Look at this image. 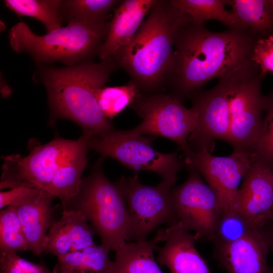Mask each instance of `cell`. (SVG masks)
I'll list each match as a JSON object with an SVG mask.
<instances>
[{
  "label": "cell",
  "mask_w": 273,
  "mask_h": 273,
  "mask_svg": "<svg viewBox=\"0 0 273 273\" xmlns=\"http://www.w3.org/2000/svg\"><path fill=\"white\" fill-rule=\"evenodd\" d=\"M260 37L244 28L209 30L204 23L192 21L176 36L165 85L182 102L209 80L220 77L250 61Z\"/></svg>",
  "instance_id": "cell-1"
},
{
  "label": "cell",
  "mask_w": 273,
  "mask_h": 273,
  "mask_svg": "<svg viewBox=\"0 0 273 273\" xmlns=\"http://www.w3.org/2000/svg\"><path fill=\"white\" fill-rule=\"evenodd\" d=\"M39 67V79L47 90L51 124L58 119L69 120L89 136L114 129L97 100L98 90L119 68L114 62L89 60L64 67Z\"/></svg>",
  "instance_id": "cell-2"
},
{
  "label": "cell",
  "mask_w": 273,
  "mask_h": 273,
  "mask_svg": "<svg viewBox=\"0 0 273 273\" xmlns=\"http://www.w3.org/2000/svg\"><path fill=\"white\" fill-rule=\"evenodd\" d=\"M191 17L170 1L157 0L118 62L141 92L157 93L165 85L180 28Z\"/></svg>",
  "instance_id": "cell-3"
},
{
  "label": "cell",
  "mask_w": 273,
  "mask_h": 273,
  "mask_svg": "<svg viewBox=\"0 0 273 273\" xmlns=\"http://www.w3.org/2000/svg\"><path fill=\"white\" fill-rule=\"evenodd\" d=\"M109 24L107 21L96 24L71 23L38 35L21 21L12 27L8 38L14 51L29 55L40 65L59 62L71 66L98 54Z\"/></svg>",
  "instance_id": "cell-4"
},
{
  "label": "cell",
  "mask_w": 273,
  "mask_h": 273,
  "mask_svg": "<svg viewBox=\"0 0 273 273\" xmlns=\"http://www.w3.org/2000/svg\"><path fill=\"white\" fill-rule=\"evenodd\" d=\"M100 157L65 211L80 212L89 222L101 245L116 251L129 241L131 223L123 195L116 183L104 174Z\"/></svg>",
  "instance_id": "cell-5"
},
{
  "label": "cell",
  "mask_w": 273,
  "mask_h": 273,
  "mask_svg": "<svg viewBox=\"0 0 273 273\" xmlns=\"http://www.w3.org/2000/svg\"><path fill=\"white\" fill-rule=\"evenodd\" d=\"M230 128L228 143L234 151L251 153L258 136L263 111V77L252 60L228 73Z\"/></svg>",
  "instance_id": "cell-6"
},
{
  "label": "cell",
  "mask_w": 273,
  "mask_h": 273,
  "mask_svg": "<svg viewBox=\"0 0 273 273\" xmlns=\"http://www.w3.org/2000/svg\"><path fill=\"white\" fill-rule=\"evenodd\" d=\"M154 139L130 130L114 128L101 135L89 136L88 146L101 157L113 158L132 170L155 172L162 180L173 186L182 163L177 158V152L163 153L153 148L151 144Z\"/></svg>",
  "instance_id": "cell-7"
},
{
  "label": "cell",
  "mask_w": 273,
  "mask_h": 273,
  "mask_svg": "<svg viewBox=\"0 0 273 273\" xmlns=\"http://www.w3.org/2000/svg\"><path fill=\"white\" fill-rule=\"evenodd\" d=\"M88 138L84 134L75 140L57 137L47 144L33 147L27 156L6 157L1 190L12 189L26 182L46 190L63 164L84 149H89Z\"/></svg>",
  "instance_id": "cell-8"
},
{
  "label": "cell",
  "mask_w": 273,
  "mask_h": 273,
  "mask_svg": "<svg viewBox=\"0 0 273 273\" xmlns=\"http://www.w3.org/2000/svg\"><path fill=\"white\" fill-rule=\"evenodd\" d=\"M142 118L130 130L144 135L162 136L175 142L184 151L188 148V137L198 123L199 112L192 106L185 107L170 94H142L129 106Z\"/></svg>",
  "instance_id": "cell-9"
},
{
  "label": "cell",
  "mask_w": 273,
  "mask_h": 273,
  "mask_svg": "<svg viewBox=\"0 0 273 273\" xmlns=\"http://www.w3.org/2000/svg\"><path fill=\"white\" fill-rule=\"evenodd\" d=\"M124 199L131 223L130 240L141 242L158 226L178 220L171 203L172 186L162 180L155 186L142 184L138 175L122 176L116 182Z\"/></svg>",
  "instance_id": "cell-10"
},
{
  "label": "cell",
  "mask_w": 273,
  "mask_h": 273,
  "mask_svg": "<svg viewBox=\"0 0 273 273\" xmlns=\"http://www.w3.org/2000/svg\"><path fill=\"white\" fill-rule=\"evenodd\" d=\"M186 166L187 179L170 190L172 208L178 220L194 232L197 240L211 242L221 213L218 198L195 168Z\"/></svg>",
  "instance_id": "cell-11"
},
{
  "label": "cell",
  "mask_w": 273,
  "mask_h": 273,
  "mask_svg": "<svg viewBox=\"0 0 273 273\" xmlns=\"http://www.w3.org/2000/svg\"><path fill=\"white\" fill-rule=\"evenodd\" d=\"M185 166L195 168L215 193L221 213L236 211L239 185L253 161L248 152L234 151L225 157L212 155L206 149L189 147L183 151Z\"/></svg>",
  "instance_id": "cell-12"
},
{
  "label": "cell",
  "mask_w": 273,
  "mask_h": 273,
  "mask_svg": "<svg viewBox=\"0 0 273 273\" xmlns=\"http://www.w3.org/2000/svg\"><path fill=\"white\" fill-rule=\"evenodd\" d=\"M228 73L219 77L210 89L197 91L188 98L199 112L198 123L188 141L193 150L206 149L211 153L215 140L228 142L231 122Z\"/></svg>",
  "instance_id": "cell-13"
},
{
  "label": "cell",
  "mask_w": 273,
  "mask_h": 273,
  "mask_svg": "<svg viewBox=\"0 0 273 273\" xmlns=\"http://www.w3.org/2000/svg\"><path fill=\"white\" fill-rule=\"evenodd\" d=\"M154 238L158 243L164 242L156 247L157 261L170 273H212L196 248V236L180 221L160 228Z\"/></svg>",
  "instance_id": "cell-14"
},
{
  "label": "cell",
  "mask_w": 273,
  "mask_h": 273,
  "mask_svg": "<svg viewBox=\"0 0 273 273\" xmlns=\"http://www.w3.org/2000/svg\"><path fill=\"white\" fill-rule=\"evenodd\" d=\"M236 210L258 229L273 219V169L253 159L244 175Z\"/></svg>",
  "instance_id": "cell-15"
},
{
  "label": "cell",
  "mask_w": 273,
  "mask_h": 273,
  "mask_svg": "<svg viewBox=\"0 0 273 273\" xmlns=\"http://www.w3.org/2000/svg\"><path fill=\"white\" fill-rule=\"evenodd\" d=\"M157 1H120L110 22L107 36L98 52L101 61H112L119 67L118 62L122 54Z\"/></svg>",
  "instance_id": "cell-16"
},
{
  "label": "cell",
  "mask_w": 273,
  "mask_h": 273,
  "mask_svg": "<svg viewBox=\"0 0 273 273\" xmlns=\"http://www.w3.org/2000/svg\"><path fill=\"white\" fill-rule=\"evenodd\" d=\"M268 250L257 229L236 241L214 244L213 254L225 273H271Z\"/></svg>",
  "instance_id": "cell-17"
},
{
  "label": "cell",
  "mask_w": 273,
  "mask_h": 273,
  "mask_svg": "<svg viewBox=\"0 0 273 273\" xmlns=\"http://www.w3.org/2000/svg\"><path fill=\"white\" fill-rule=\"evenodd\" d=\"M95 234L82 213L64 211L62 217L53 222L45 237L43 251L58 257L83 249L95 244Z\"/></svg>",
  "instance_id": "cell-18"
},
{
  "label": "cell",
  "mask_w": 273,
  "mask_h": 273,
  "mask_svg": "<svg viewBox=\"0 0 273 273\" xmlns=\"http://www.w3.org/2000/svg\"><path fill=\"white\" fill-rule=\"evenodd\" d=\"M55 197L41 190L36 195L12 205L15 209L29 250L35 255L43 252L47 231L53 223L51 203Z\"/></svg>",
  "instance_id": "cell-19"
},
{
  "label": "cell",
  "mask_w": 273,
  "mask_h": 273,
  "mask_svg": "<svg viewBox=\"0 0 273 273\" xmlns=\"http://www.w3.org/2000/svg\"><path fill=\"white\" fill-rule=\"evenodd\" d=\"M157 243L154 237L149 240L127 242L115 251L108 273H163L154 257Z\"/></svg>",
  "instance_id": "cell-20"
},
{
  "label": "cell",
  "mask_w": 273,
  "mask_h": 273,
  "mask_svg": "<svg viewBox=\"0 0 273 273\" xmlns=\"http://www.w3.org/2000/svg\"><path fill=\"white\" fill-rule=\"evenodd\" d=\"M109 252L103 245L95 244L58 256L53 273H108L113 262Z\"/></svg>",
  "instance_id": "cell-21"
},
{
  "label": "cell",
  "mask_w": 273,
  "mask_h": 273,
  "mask_svg": "<svg viewBox=\"0 0 273 273\" xmlns=\"http://www.w3.org/2000/svg\"><path fill=\"white\" fill-rule=\"evenodd\" d=\"M241 26L260 38L273 34V13L269 0H228Z\"/></svg>",
  "instance_id": "cell-22"
},
{
  "label": "cell",
  "mask_w": 273,
  "mask_h": 273,
  "mask_svg": "<svg viewBox=\"0 0 273 273\" xmlns=\"http://www.w3.org/2000/svg\"><path fill=\"white\" fill-rule=\"evenodd\" d=\"M88 149H84L63 164L45 190L61 201L66 210L71 199L77 193L86 167Z\"/></svg>",
  "instance_id": "cell-23"
},
{
  "label": "cell",
  "mask_w": 273,
  "mask_h": 273,
  "mask_svg": "<svg viewBox=\"0 0 273 273\" xmlns=\"http://www.w3.org/2000/svg\"><path fill=\"white\" fill-rule=\"evenodd\" d=\"M5 6L18 16L37 19L50 33L61 28L63 16L62 0H5Z\"/></svg>",
  "instance_id": "cell-24"
},
{
  "label": "cell",
  "mask_w": 273,
  "mask_h": 273,
  "mask_svg": "<svg viewBox=\"0 0 273 273\" xmlns=\"http://www.w3.org/2000/svg\"><path fill=\"white\" fill-rule=\"evenodd\" d=\"M170 2L173 6L189 15L195 23L202 24L207 20H215L228 28H244L232 12L225 9L228 0H170Z\"/></svg>",
  "instance_id": "cell-25"
},
{
  "label": "cell",
  "mask_w": 273,
  "mask_h": 273,
  "mask_svg": "<svg viewBox=\"0 0 273 273\" xmlns=\"http://www.w3.org/2000/svg\"><path fill=\"white\" fill-rule=\"evenodd\" d=\"M117 0L63 1V20L68 24H96L107 21V14L118 5Z\"/></svg>",
  "instance_id": "cell-26"
},
{
  "label": "cell",
  "mask_w": 273,
  "mask_h": 273,
  "mask_svg": "<svg viewBox=\"0 0 273 273\" xmlns=\"http://www.w3.org/2000/svg\"><path fill=\"white\" fill-rule=\"evenodd\" d=\"M141 95L138 86L130 80L124 85L101 87L97 91V100L103 115L111 120Z\"/></svg>",
  "instance_id": "cell-27"
},
{
  "label": "cell",
  "mask_w": 273,
  "mask_h": 273,
  "mask_svg": "<svg viewBox=\"0 0 273 273\" xmlns=\"http://www.w3.org/2000/svg\"><path fill=\"white\" fill-rule=\"evenodd\" d=\"M1 253L29 250L14 207L10 205L0 212Z\"/></svg>",
  "instance_id": "cell-28"
},
{
  "label": "cell",
  "mask_w": 273,
  "mask_h": 273,
  "mask_svg": "<svg viewBox=\"0 0 273 273\" xmlns=\"http://www.w3.org/2000/svg\"><path fill=\"white\" fill-rule=\"evenodd\" d=\"M257 229L237 211L220 213L211 242L228 244L239 240Z\"/></svg>",
  "instance_id": "cell-29"
},
{
  "label": "cell",
  "mask_w": 273,
  "mask_h": 273,
  "mask_svg": "<svg viewBox=\"0 0 273 273\" xmlns=\"http://www.w3.org/2000/svg\"><path fill=\"white\" fill-rule=\"evenodd\" d=\"M263 112L265 115L251 153L255 160L273 169V92L264 96Z\"/></svg>",
  "instance_id": "cell-30"
},
{
  "label": "cell",
  "mask_w": 273,
  "mask_h": 273,
  "mask_svg": "<svg viewBox=\"0 0 273 273\" xmlns=\"http://www.w3.org/2000/svg\"><path fill=\"white\" fill-rule=\"evenodd\" d=\"M1 273H53L40 264L29 261L17 253H1Z\"/></svg>",
  "instance_id": "cell-31"
},
{
  "label": "cell",
  "mask_w": 273,
  "mask_h": 273,
  "mask_svg": "<svg viewBox=\"0 0 273 273\" xmlns=\"http://www.w3.org/2000/svg\"><path fill=\"white\" fill-rule=\"evenodd\" d=\"M251 60L258 66L262 77L269 72L273 73V34L256 41Z\"/></svg>",
  "instance_id": "cell-32"
},
{
  "label": "cell",
  "mask_w": 273,
  "mask_h": 273,
  "mask_svg": "<svg viewBox=\"0 0 273 273\" xmlns=\"http://www.w3.org/2000/svg\"><path fill=\"white\" fill-rule=\"evenodd\" d=\"M42 189L24 182L22 185L11 190L0 193V208L16 204L39 194Z\"/></svg>",
  "instance_id": "cell-33"
},
{
  "label": "cell",
  "mask_w": 273,
  "mask_h": 273,
  "mask_svg": "<svg viewBox=\"0 0 273 273\" xmlns=\"http://www.w3.org/2000/svg\"><path fill=\"white\" fill-rule=\"evenodd\" d=\"M273 255V219L257 229ZM271 272L273 273V263Z\"/></svg>",
  "instance_id": "cell-34"
},
{
  "label": "cell",
  "mask_w": 273,
  "mask_h": 273,
  "mask_svg": "<svg viewBox=\"0 0 273 273\" xmlns=\"http://www.w3.org/2000/svg\"><path fill=\"white\" fill-rule=\"evenodd\" d=\"M270 6L272 11V12L273 13V0H269Z\"/></svg>",
  "instance_id": "cell-35"
}]
</instances>
